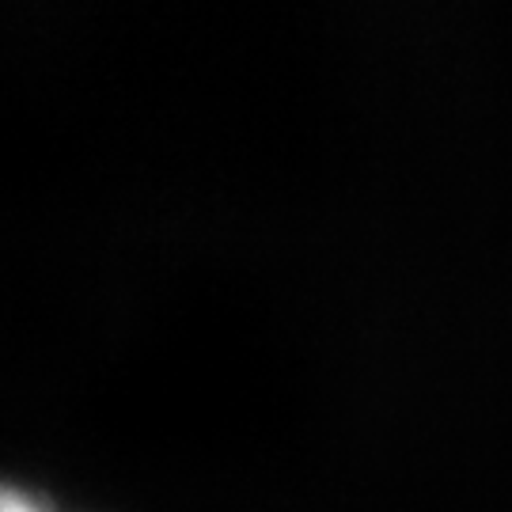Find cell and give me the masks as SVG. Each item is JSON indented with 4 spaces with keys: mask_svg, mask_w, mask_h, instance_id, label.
Masks as SVG:
<instances>
[{
    "mask_svg": "<svg viewBox=\"0 0 512 512\" xmlns=\"http://www.w3.org/2000/svg\"><path fill=\"white\" fill-rule=\"evenodd\" d=\"M0 512H46L38 501H31L27 494H19L12 486H0Z\"/></svg>",
    "mask_w": 512,
    "mask_h": 512,
    "instance_id": "6da1fadb",
    "label": "cell"
}]
</instances>
